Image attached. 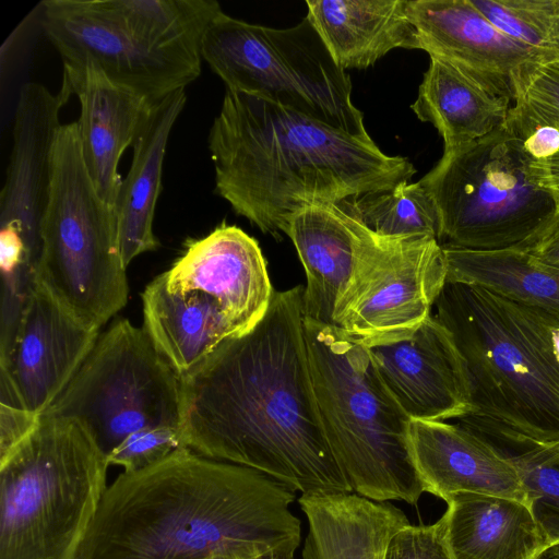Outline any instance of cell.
<instances>
[{
  "label": "cell",
  "instance_id": "obj_14",
  "mask_svg": "<svg viewBox=\"0 0 559 559\" xmlns=\"http://www.w3.org/2000/svg\"><path fill=\"white\" fill-rule=\"evenodd\" d=\"M164 275L173 293L209 296L236 336L263 319L274 294L259 242L226 223L203 238L189 239Z\"/></svg>",
  "mask_w": 559,
  "mask_h": 559
},
{
  "label": "cell",
  "instance_id": "obj_7",
  "mask_svg": "<svg viewBox=\"0 0 559 559\" xmlns=\"http://www.w3.org/2000/svg\"><path fill=\"white\" fill-rule=\"evenodd\" d=\"M126 269L116 212L88 175L78 123L61 124L36 284L81 324L99 331L128 301Z\"/></svg>",
  "mask_w": 559,
  "mask_h": 559
},
{
  "label": "cell",
  "instance_id": "obj_2",
  "mask_svg": "<svg viewBox=\"0 0 559 559\" xmlns=\"http://www.w3.org/2000/svg\"><path fill=\"white\" fill-rule=\"evenodd\" d=\"M296 491L182 447L107 486L75 559H254L300 544Z\"/></svg>",
  "mask_w": 559,
  "mask_h": 559
},
{
  "label": "cell",
  "instance_id": "obj_19",
  "mask_svg": "<svg viewBox=\"0 0 559 559\" xmlns=\"http://www.w3.org/2000/svg\"><path fill=\"white\" fill-rule=\"evenodd\" d=\"M408 442L425 492L444 501L476 492L526 502L512 459L477 432L460 424L411 420Z\"/></svg>",
  "mask_w": 559,
  "mask_h": 559
},
{
  "label": "cell",
  "instance_id": "obj_37",
  "mask_svg": "<svg viewBox=\"0 0 559 559\" xmlns=\"http://www.w3.org/2000/svg\"><path fill=\"white\" fill-rule=\"evenodd\" d=\"M523 145L534 160L552 157L559 152V129L538 128L523 141Z\"/></svg>",
  "mask_w": 559,
  "mask_h": 559
},
{
  "label": "cell",
  "instance_id": "obj_25",
  "mask_svg": "<svg viewBox=\"0 0 559 559\" xmlns=\"http://www.w3.org/2000/svg\"><path fill=\"white\" fill-rule=\"evenodd\" d=\"M511 100L496 85L430 58L411 108L438 130L444 151H450L503 126Z\"/></svg>",
  "mask_w": 559,
  "mask_h": 559
},
{
  "label": "cell",
  "instance_id": "obj_5",
  "mask_svg": "<svg viewBox=\"0 0 559 559\" xmlns=\"http://www.w3.org/2000/svg\"><path fill=\"white\" fill-rule=\"evenodd\" d=\"M310 372L325 438L353 492L416 504L425 492L411 419L382 382L369 348L304 317Z\"/></svg>",
  "mask_w": 559,
  "mask_h": 559
},
{
  "label": "cell",
  "instance_id": "obj_20",
  "mask_svg": "<svg viewBox=\"0 0 559 559\" xmlns=\"http://www.w3.org/2000/svg\"><path fill=\"white\" fill-rule=\"evenodd\" d=\"M365 228L333 203L306 205L292 217L286 235L306 272L305 318L333 325L356 271Z\"/></svg>",
  "mask_w": 559,
  "mask_h": 559
},
{
  "label": "cell",
  "instance_id": "obj_32",
  "mask_svg": "<svg viewBox=\"0 0 559 559\" xmlns=\"http://www.w3.org/2000/svg\"><path fill=\"white\" fill-rule=\"evenodd\" d=\"M551 550L559 547V444L510 456Z\"/></svg>",
  "mask_w": 559,
  "mask_h": 559
},
{
  "label": "cell",
  "instance_id": "obj_24",
  "mask_svg": "<svg viewBox=\"0 0 559 559\" xmlns=\"http://www.w3.org/2000/svg\"><path fill=\"white\" fill-rule=\"evenodd\" d=\"M186 99L182 88L159 100L133 141L131 166L122 178L115 203L126 266L159 245L153 231V221L162 187L163 163L168 138Z\"/></svg>",
  "mask_w": 559,
  "mask_h": 559
},
{
  "label": "cell",
  "instance_id": "obj_9",
  "mask_svg": "<svg viewBox=\"0 0 559 559\" xmlns=\"http://www.w3.org/2000/svg\"><path fill=\"white\" fill-rule=\"evenodd\" d=\"M201 58L226 85L349 134L370 136L352 100L348 73L333 60L307 16L295 26L247 23L223 10L209 25Z\"/></svg>",
  "mask_w": 559,
  "mask_h": 559
},
{
  "label": "cell",
  "instance_id": "obj_38",
  "mask_svg": "<svg viewBox=\"0 0 559 559\" xmlns=\"http://www.w3.org/2000/svg\"><path fill=\"white\" fill-rule=\"evenodd\" d=\"M532 171L538 185L551 195L559 213V152L547 159L533 160Z\"/></svg>",
  "mask_w": 559,
  "mask_h": 559
},
{
  "label": "cell",
  "instance_id": "obj_10",
  "mask_svg": "<svg viewBox=\"0 0 559 559\" xmlns=\"http://www.w3.org/2000/svg\"><path fill=\"white\" fill-rule=\"evenodd\" d=\"M43 415L76 420L107 457L143 428H180V377L143 328L119 319Z\"/></svg>",
  "mask_w": 559,
  "mask_h": 559
},
{
  "label": "cell",
  "instance_id": "obj_39",
  "mask_svg": "<svg viewBox=\"0 0 559 559\" xmlns=\"http://www.w3.org/2000/svg\"><path fill=\"white\" fill-rule=\"evenodd\" d=\"M298 548V545H286L281 548L271 550L260 557L254 559H295V551ZM205 559H227L221 557H210Z\"/></svg>",
  "mask_w": 559,
  "mask_h": 559
},
{
  "label": "cell",
  "instance_id": "obj_41",
  "mask_svg": "<svg viewBox=\"0 0 559 559\" xmlns=\"http://www.w3.org/2000/svg\"><path fill=\"white\" fill-rule=\"evenodd\" d=\"M554 557H555V559H559V550L554 552Z\"/></svg>",
  "mask_w": 559,
  "mask_h": 559
},
{
  "label": "cell",
  "instance_id": "obj_6",
  "mask_svg": "<svg viewBox=\"0 0 559 559\" xmlns=\"http://www.w3.org/2000/svg\"><path fill=\"white\" fill-rule=\"evenodd\" d=\"M108 466L76 420L41 415L0 463V559H75Z\"/></svg>",
  "mask_w": 559,
  "mask_h": 559
},
{
  "label": "cell",
  "instance_id": "obj_29",
  "mask_svg": "<svg viewBox=\"0 0 559 559\" xmlns=\"http://www.w3.org/2000/svg\"><path fill=\"white\" fill-rule=\"evenodd\" d=\"M337 205L379 235L425 236L439 241L438 213L419 180L346 199Z\"/></svg>",
  "mask_w": 559,
  "mask_h": 559
},
{
  "label": "cell",
  "instance_id": "obj_21",
  "mask_svg": "<svg viewBox=\"0 0 559 559\" xmlns=\"http://www.w3.org/2000/svg\"><path fill=\"white\" fill-rule=\"evenodd\" d=\"M308 532L302 559H384L392 536L409 524L389 501L353 491L301 495Z\"/></svg>",
  "mask_w": 559,
  "mask_h": 559
},
{
  "label": "cell",
  "instance_id": "obj_4",
  "mask_svg": "<svg viewBox=\"0 0 559 559\" xmlns=\"http://www.w3.org/2000/svg\"><path fill=\"white\" fill-rule=\"evenodd\" d=\"M435 317L464 361L472 413L459 424L513 455L559 444V359L547 313L485 288L447 282ZM512 456V455H511Z\"/></svg>",
  "mask_w": 559,
  "mask_h": 559
},
{
  "label": "cell",
  "instance_id": "obj_31",
  "mask_svg": "<svg viewBox=\"0 0 559 559\" xmlns=\"http://www.w3.org/2000/svg\"><path fill=\"white\" fill-rule=\"evenodd\" d=\"M499 31L559 55V0H471Z\"/></svg>",
  "mask_w": 559,
  "mask_h": 559
},
{
  "label": "cell",
  "instance_id": "obj_18",
  "mask_svg": "<svg viewBox=\"0 0 559 559\" xmlns=\"http://www.w3.org/2000/svg\"><path fill=\"white\" fill-rule=\"evenodd\" d=\"M62 64L59 94L80 102L76 123L86 169L99 197L115 209L122 181L119 160L158 102L112 82L88 60Z\"/></svg>",
  "mask_w": 559,
  "mask_h": 559
},
{
  "label": "cell",
  "instance_id": "obj_26",
  "mask_svg": "<svg viewBox=\"0 0 559 559\" xmlns=\"http://www.w3.org/2000/svg\"><path fill=\"white\" fill-rule=\"evenodd\" d=\"M143 330L179 377L236 336L218 306L198 292L173 293L164 273L144 288Z\"/></svg>",
  "mask_w": 559,
  "mask_h": 559
},
{
  "label": "cell",
  "instance_id": "obj_16",
  "mask_svg": "<svg viewBox=\"0 0 559 559\" xmlns=\"http://www.w3.org/2000/svg\"><path fill=\"white\" fill-rule=\"evenodd\" d=\"M99 331L76 321L36 287L22 314L0 374L24 408L41 416L61 394L93 348Z\"/></svg>",
  "mask_w": 559,
  "mask_h": 559
},
{
  "label": "cell",
  "instance_id": "obj_28",
  "mask_svg": "<svg viewBox=\"0 0 559 559\" xmlns=\"http://www.w3.org/2000/svg\"><path fill=\"white\" fill-rule=\"evenodd\" d=\"M107 12L146 47L201 61L203 36L222 11L215 0H100Z\"/></svg>",
  "mask_w": 559,
  "mask_h": 559
},
{
  "label": "cell",
  "instance_id": "obj_35",
  "mask_svg": "<svg viewBox=\"0 0 559 559\" xmlns=\"http://www.w3.org/2000/svg\"><path fill=\"white\" fill-rule=\"evenodd\" d=\"M40 417L24 407L0 403V463L34 431Z\"/></svg>",
  "mask_w": 559,
  "mask_h": 559
},
{
  "label": "cell",
  "instance_id": "obj_13",
  "mask_svg": "<svg viewBox=\"0 0 559 559\" xmlns=\"http://www.w3.org/2000/svg\"><path fill=\"white\" fill-rule=\"evenodd\" d=\"M40 24L62 63L88 60L112 82L153 102L186 88L201 73V61L140 43L100 0H46Z\"/></svg>",
  "mask_w": 559,
  "mask_h": 559
},
{
  "label": "cell",
  "instance_id": "obj_12",
  "mask_svg": "<svg viewBox=\"0 0 559 559\" xmlns=\"http://www.w3.org/2000/svg\"><path fill=\"white\" fill-rule=\"evenodd\" d=\"M67 102L40 83L24 84L16 103L12 150L0 193V263L34 270L52 185V154Z\"/></svg>",
  "mask_w": 559,
  "mask_h": 559
},
{
  "label": "cell",
  "instance_id": "obj_11",
  "mask_svg": "<svg viewBox=\"0 0 559 559\" xmlns=\"http://www.w3.org/2000/svg\"><path fill=\"white\" fill-rule=\"evenodd\" d=\"M447 263L432 237H388L367 226L356 271L333 325L368 348L414 334L432 314Z\"/></svg>",
  "mask_w": 559,
  "mask_h": 559
},
{
  "label": "cell",
  "instance_id": "obj_34",
  "mask_svg": "<svg viewBox=\"0 0 559 559\" xmlns=\"http://www.w3.org/2000/svg\"><path fill=\"white\" fill-rule=\"evenodd\" d=\"M384 559H455L448 542L445 516L432 524L402 527L390 539Z\"/></svg>",
  "mask_w": 559,
  "mask_h": 559
},
{
  "label": "cell",
  "instance_id": "obj_3",
  "mask_svg": "<svg viewBox=\"0 0 559 559\" xmlns=\"http://www.w3.org/2000/svg\"><path fill=\"white\" fill-rule=\"evenodd\" d=\"M207 143L216 193L274 237L306 205L390 190L416 173L407 157L386 155L371 136L229 90Z\"/></svg>",
  "mask_w": 559,
  "mask_h": 559
},
{
  "label": "cell",
  "instance_id": "obj_36",
  "mask_svg": "<svg viewBox=\"0 0 559 559\" xmlns=\"http://www.w3.org/2000/svg\"><path fill=\"white\" fill-rule=\"evenodd\" d=\"M521 249L543 263L559 269V213Z\"/></svg>",
  "mask_w": 559,
  "mask_h": 559
},
{
  "label": "cell",
  "instance_id": "obj_27",
  "mask_svg": "<svg viewBox=\"0 0 559 559\" xmlns=\"http://www.w3.org/2000/svg\"><path fill=\"white\" fill-rule=\"evenodd\" d=\"M441 247L447 282L485 288L559 322V269L515 248L481 251Z\"/></svg>",
  "mask_w": 559,
  "mask_h": 559
},
{
  "label": "cell",
  "instance_id": "obj_8",
  "mask_svg": "<svg viewBox=\"0 0 559 559\" xmlns=\"http://www.w3.org/2000/svg\"><path fill=\"white\" fill-rule=\"evenodd\" d=\"M523 140L503 126L443 151L419 181L439 217V243L467 250L518 249L556 215L536 181Z\"/></svg>",
  "mask_w": 559,
  "mask_h": 559
},
{
  "label": "cell",
  "instance_id": "obj_17",
  "mask_svg": "<svg viewBox=\"0 0 559 559\" xmlns=\"http://www.w3.org/2000/svg\"><path fill=\"white\" fill-rule=\"evenodd\" d=\"M419 49L489 82L512 98L511 80L525 66L559 55L499 31L471 0H407Z\"/></svg>",
  "mask_w": 559,
  "mask_h": 559
},
{
  "label": "cell",
  "instance_id": "obj_22",
  "mask_svg": "<svg viewBox=\"0 0 559 559\" xmlns=\"http://www.w3.org/2000/svg\"><path fill=\"white\" fill-rule=\"evenodd\" d=\"M445 502L447 536L455 559H545L551 550L524 501L457 492Z\"/></svg>",
  "mask_w": 559,
  "mask_h": 559
},
{
  "label": "cell",
  "instance_id": "obj_30",
  "mask_svg": "<svg viewBox=\"0 0 559 559\" xmlns=\"http://www.w3.org/2000/svg\"><path fill=\"white\" fill-rule=\"evenodd\" d=\"M513 106L503 127L525 140L536 129H559V58L523 67L511 80Z\"/></svg>",
  "mask_w": 559,
  "mask_h": 559
},
{
  "label": "cell",
  "instance_id": "obj_23",
  "mask_svg": "<svg viewBox=\"0 0 559 559\" xmlns=\"http://www.w3.org/2000/svg\"><path fill=\"white\" fill-rule=\"evenodd\" d=\"M307 17L343 70L367 69L395 48L419 49L407 0H307Z\"/></svg>",
  "mask_w": 559,
  "mask_h": 559
},
{
  "label": "cell",
  "instance_id": "obj_33",
  "mask_svg": "<svg viewBox=\"0 0 559 559\" xmlns=\"http://www.w3.org/2000/svg\"><path fill=\"white\" fill-rule=\"evenodd\" d=\"M182 447L179 427H146L122 441L107 456V461L109 465L122 466L124 472H135L162 461Z\"/></svg>",
  "mask_w": 559,
  "mask_h": 559
},
{
  "label": "cell",
  "instance_id": "obj_1",
  "mask_svg": "<svg viewBox=\"0 0 559 559\" xmlns=\"http://www.w3.org/2000/svg\"><path fill=\"white\" fill-rule=\"evenodd\" d=\"M305 286L180 377L185 447L260 471L301 495L352 491L329 447L304 330Z\"/></svg>",
  "mask_w": 559,
  "mask_h": 559
},
{
  "label": "cell",
  "instance_id": "obj_40",
  "mask_svg": "<svg viewBox=\"0 0 559 559\" xmlns=\"http://www.w3.org/2000/svg\"><path fill=\"white\" fill-rule=\"evenodd\" d=\"M554 346H555L556 355H557V357L559 359V328H557L554 331Z\"/></svg>",
  "mask_w": 559,
  "mask_h": 559
},
{
  "label": "cell",
  "instance_id": "obj_15",
  "mask_svg": "<svg viewBox=\"0 0 559 559\" xmlns=\"http://www.w3.org/2000/svg\"><path fill=\"white\" fill-rule=\"evenodd\" d=\"M369 352L382 382L411 420H459L472 413L464 361L433 312L409 337Z\"/></svg>",
  "mask_w": 559,
  "mask_h": 559
}]
</instances>
